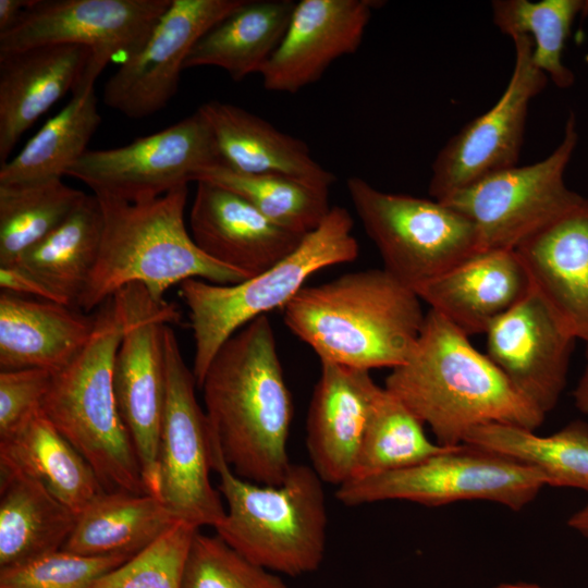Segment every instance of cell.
<instances>
[{
    "label": "cell",
    "mask_w": 588,
    "mask_h": 588,
    "mask_svg": "<svg viewBox=\"0 0 588 588\" xmlns=\"http://www.w3.org/2000/svg\"><path fill=\"white\" fill-rule=\"evenodd\" d=\"M199 389L209 425L233 473L255 483H281L292 465L287 438L294 407L266 315L223 343Z\"/></svg>",
    "instance_id": "1"
},
{
    "label": "cell",
    "mask_w": 588,
    "mask_h": 588,
    "mask_svg": "<svg viewBox=\"0 0 588 588\" xmlns=\"http://www.w3.org/2000/svg\"><path fill=\"white\" fill-rule=\"evenodd\" d=\"M384 389L444 446L464 444L470 430L488 424L535 431L546 417L467 334L433 309L426 313L408 357L385 378Z\"/></svg>",
    "instance_id": "2"
},
{
    "label": "cell",
    "mask_w": 588,
    "mask_h": 588,
    "mask_svg": "<svg viewBox=\"0 0 588 588\" xmlns=\"http://www.w3.org/2000/svg\"><path fill=\"white\" fill-rule=\"evenodd\" d=\"M421 302L382 268L305 285L281 310L320 363L370 371L392 369L408 357L426 317Z\"/></svg>",
    "instance_id": "3"
},
{
    "label": "cell",
    "mask_w": 588,
    "mask_h": 588,
    "mask_svg": "<svg viewBox=\"0 0 588 588\" xmlns=\"http://www.w3.org/2000/svg\"><path fill=\"white\" fill-rule=\"evenodd\" d=\"M187 194V185L137 203L95 194L102 210V240L78 310L98 308L132 283L143 284L155 299L166 301L172 285L188 279L217 284L247 279L197 247L184 220Z\"/></svg>",
    "instance_id": "4"
},
{
    "label": "cell",
    "mask_w": 588,
    "mask_h": 588,
    "mask_svg": "<svg viewBox=\"0 0 588 588\" xmlns=\"http://www.w3.org/2000/svg\"><path fill=\"white\" fill-rule=\"evenodd\" d=\"M212 470L226 504L217 535L272 573L298 576L320 566L328 512L323 481L311 466L292 464L279 485L245 480L226 464L212 431Z\"/></svg>",
    "instance_id": "5"
},
{
    "label": "cell",
    "mask_w": 588,
    "mask_h": 588,
    "mask_svg": "<svg viewBox=\"0 0 588 588\" xmlns=\"http://www.w3.org/2000/svg\"><path fill=\"white\" fill-rule=\"evenodd\" d=\"M94 316L89 341L52 375L41 411L89 464L106 492L144 494L140 464L113 391V363L122 336L113 296Z\"/></svg>",
    "instance_id": "6"
},
{
    "label": "cell",
    "mask_w": 588,
    "mask_h": 588,
    "mask_svg": "<svg viewBox=\"0 0 588 588\" xmlns=\"http://www.w3.org/2000/svg\"><path fill=\"white\" fill-rule=\"evenodd\" d=\"M353 223L346 208L332 206L292 253L264 272L234 284L199 279L180 284V295L189 310L195 348L192 371L197 388L218 350L235 332L271 310L282 309L315 272L357 258Z\"/></svg>",
    "instance_id": "7"
},
{
    "label": "cell",
    "mask_w": 588,
    "mask_h": 588,
    "mask_svg": "<svg viewBox=\"0 0 588 588\" xmlns=\"http://www.w3.org/2000/svg\"><path fill=\"white\" fill-rule=\"evenodd\" d=\"M346 188L383 269L413 290L481 252L473 223L439 200L387 193L356 175Z\"/></svg>",
    "instance_id": "8"
},
{
    "label": "cell",
    "mask_w": 588,
    "mask_h": 588,
    "mask_svg": "<svg viewBox=\"0 0 588 588\" xmlns=\"http://www.w3.org/2000/svg\"><path fill=\"white\" fill-rule=\"evenodd\" d=\"M577 140L572 112L562 140L548 157L491 173L440 201L473 223L481 252L515 250L538 232L588 206V199L569 189L564 180Z\"/></svg>",
    "instance_id": "9"
},
{
    "label": "cell",
    "mask_w": 588,
    "mask_h": 588,
    "mask_svg": "<svg viewBox=\"0 0 588 588\" xmlns=\"http://www.w3.org/2000/svg\"><path fill=\"white\" fill-rule=\"evenodd\" d=\"M543 487L535 469L464 443L406 468L348 480L338 487L335 498L346 506L390 500L427 506L483 500L520 511Z\"/></svg>",
    "instance_id": "10"
},
{
    "label": "cell",
    "mask_w": 588,
    "mask_h": 588,
    "mask_svg": "<svg viewBox=\"0 0 588 588\" xmlns=\"http://www.w3.org/2000/svg\"><path fill=\"white\" fill-rule=\"evenodd\" d=\"M122 336L113 363V391L133 441L148 494L160 499L159 442L167 399L164 329L180 320L174 305L139 283L113 295Z\"/></svg>",
    "instance_id": "11"
},
{
    "label": "cell",
    "mask_w": 588,
    "mask_h": 588,
    "mask_svg": "<svg viewBox=\"0 0 588 588\" xmlns=\"http://www.w3.org/2000/svg\"><path fill=\"white\" fill-rule=\"evenodd\" d=\"M167 399L159 442L160 499L183 522L216 527L225 515L210 481L212 430L174 331L164 329Z\"/></svg>",
    "instance_id": "12"
},
{
    "label": "cell",
    "mask_w": 588,
    "mask_h": 588,
    "mask_svg": "<svg viewBox=\"0 0 588 588\" xmlns=\"http://www.w3.org/2000/svg\"><path fill=\"white\" fill-rule=\"evenodd\" d=\"M220 164L211 127L197 109L167 128L112 149L86 150L65 175L105 194L137 203L187 185Z\"/></svg>",
    "instance_id": "13"
},
{
    "label": "cell",
    "mask_w": 588,
    "mask_h": 588,
    "mask_svg": "<svg viewBox=\"0 0 588 588\" xmlns=\"http://www.w3.org/2000/svg\"><path fill=\"white\" fill-rule=\"evenodd\" d=\"M172 0H36L9 30L0 33V52L49 45H76L91 52L73 94L94 88L117 54L128 56L150 35Z\"/></svg>",
    "instance_id": "14"
},
{
    "label": "cell",
    "mask_w": 588,
    "mask_h": 588,
    "mask_svg": "<svg viewBox=\"0 0 588 588\" xmlns=\"http://www.w3.org/2000/svg\"><path fill=\"white\" fill-rule=\"evenodd\" d=\"M512 40L514 68L502 95L451 137L434 158L429 182L432 199L443 200L491 173L516 166L528 107L546 87L548 76L532 61L531 39L517 35Z\"/></svg>",
    "instance_id": "15"
},
{
    "label": "cell",
    "mask_w": 588,
    "mask_h": 588,
    "mask_svg": "<svg viewBox=\"0 0 588 588\" xmlns=\"http://www.w3.org/2000/svg\"><path fill=\"white\" fill-rule=\"evenodd\" d=\"M244 0H172L145 42L107 81L103 102L131 119L167 107L185 60L200 37Z\"/></svg>",
    "instance_id": "16"
},
{
    "label": "cell",
    "mask_w": 588,
    "mask_h": 588,
    "mask_svg": "<svg viewBox=\"0 0 588 588\" xmlns=\"http://www.w3.org/2000/svg\"><path fill=\"white\" fill-rule=\"evenodd\" d=\"M486 355L544 415L567 381L575 336L532 287L485 332Z\"/></svg>",
    "instance_id": "17"
},
{
    "label": "cell",
    "mask_w": 588,
    "mask_h": 588,
    "mask_svg": "<svg viewBox=\"0 0 588 588\" xmlns=\"http://www.w3.org/2000/svg\"><path fill=\"white\" fill-rule=\"evenodd\" d=\"M372 0H302L286 32L262 69L267 90L295 94L321 78L330 64L356 52L372 10Z\"/></svg>",
    "instance_id": "18"
},
{
    "label": "cell",
    "mask_w": 588,
    "mask_h": 588,
    "mask_svg": "<svg viewBox=\"0 0 588 588\" xmlns=\"http://www.w3.org/2000/svg\"><path fill=\"white\" fill-rule=\"evenodd\" d=\"M189 211V233L212 260L246 278L271 268L301 243L299 235L273 223L241 195L199 181Z\"/></svg>",
    "instance_id": "19"
},
{
    "label": "cell",
    "mask_w": 588,
    "mask_h": 588,
    "mask_svg": "<svg viewBox=\"0 0 588 588\" xmlns=\"http://www.w3.org/2000/svg\"><path fill=\"white\" fill-rule=\"evenodd\" d=\"M307 416L306 446L311 467L336 487L352 478L379 385L368 370L320 363Z\"/></svg>",
    "instance_id": "20"
},
{
    "label": "cell",
    "mask_w": 588,
    "mask_h": 588,
    "mask_svg": "<svg viewBox=\"0 0 588 588\" xmlns=\"http://www.w3.org/2000/svg\"><path fill=\"white\" fill-rule=\"evenodd\" d=\"M531 289L515 250H482L416 287L419 298L468 336L489 326Z\"/></svg>",
    "instance_id": "21"
},
{
    "label": "cell",
    "mask_w": 588,
    "mask_h": 588,
    "mask_svg": "<svg viewBox=\"0 0 588 588\" xmlns=\"http://www.w3.org/2000/svg\"><path fill=\"white\" fill-rule=\"evenodd\" d=\"M91 52L76 45H49L0 52V162L22 135L79 86Z\"/></svg>",
    "instance_id": "22"
},
{
    "label": "cell",
    "mask_w": 588,
    "mask_h": 588,
    "mask_svg": "<svg viewBox=\"0 0 588 588\" xmlns=\"http://www.w3.org/2000/svg\"><path fill=\"white\" fill-rule=\"evenodd\" d=\"M207 119L220 164L247 174L292 177L330 188L335 176L310 155L305 142L231 103L210 100L198 108Z\"/></svg>",
    "instance_id": "23"
},
{
    "label": "cell",
    "mask_w": 588,
    "mask_h": 588,
    "mask_svg": "<svg viewBox=\"0 0 588 588\" xmlns=\"http://www.w3.org/2000/svg\"><path fill=\"white\" fill-rule=\"evenodd\" d=\"M95 316L56 302L0 293V370L64 368L86 346Z\"/></svg>",
    "instance_id": "24"
},
{
    "label": "cell",
    "mask_w": 588,
    "mask_h": 588,
    "mask_svg": "<svg viewBox=\"0 0 588 588\" xmlns=\"http://www.w3.org/2000/svg\"><path fill=\"white\" fill-rule=\"evenodd\" d=\"M532 287L576 340L588 344V206L520 244Z\"/></svg>",
    "instance_id": "25"
},
{
    "label": "cell",
    "mask_w": 588,
    "mask_h": 588,
    "mask_svg": "<svg viewBox=\"0 0 588 588\" xmlns=\"http://www.w3.org/2000/svg\"><path fill=\"white\" fill-rule=\"evenodd\" d=\"M0 465L39 481L76 515L105 491L89 464L41 408L0 438Z\"/></svg>",
    "instance_id": "26"
},
{
    "label": "cell",
    "mask_w": 588,
    "mask_h": 588,
    "mask_svg": "<svg viewBox=\"0 0 588 588\" xmlns=\"http://www.w3.org/2000/svg\"><path fill=\"white\" fill-rule=\"evenodd\" d=\"M76 519L39 481L0 465V568L61 550Z\"/></svg>",
    "instance_id": "27"
},
{
    "label": "cell",
    "mask_w": 588,
    "mask_h": 588,
    "mask_svg": "<svg viewBox=\"0 0 588 588\" xmlns=\"http://www.w3.org/2000/svg\"><path fill=\"white\" fill-rule=\"evenodd\" d=\"M295 4L292 0H244L200 37L184 70L217 66L236 82L260 74L283 38Z\"/></svg>",
    "instance_id": "28"
},
{
    "label": "cell",
    "mask_w": 588,
    "mask_h": 588,
    "mask_svg": "<svg viewBox=\"0 0 588 588\" xmlns=\"http://www.w3.org/2000/svg\"><path fill=\"white\" fill-rule=\"evenodd\" d=\"M180 520L161 499L151 494L103 491L77 515L61 550L88 556H133Z\"/></svg>",
    "instance_id": "29"
},
{
    "label": "cell",
    "mask_w": 588,
    "mask_h": 588,
    "mask_svg": "<svg viewBox=\"0 0 588 588\" xmlns=\"http://www.w3.org/2000/svg\"><path fill=\"white\" fill-rule=\"evenodd\" d=\"M102 230L100 203L95 194H87L57 229L14 264L39 279L62 304L77 309L99 256Z\"/></svg>",
    "instance_id": "30"
},
{
    "label": "cell",
    "mask_w": 588,
    "mask_h": 588,
    "mask_svg": "<svg viewBox=\"0 0 588 588\" xmlns=\"http://www.w3.org/2000/svg\"><path fill=\"white\" fill-rule=\"evenodd\" d=\"M507 456L538 471L546 486L588 492V424L573 420L540 436L534 430L488 424L474 428L464 441Z\"/></svg>",
    "instance_id": "31"
},
{
    "label": "cell",
    "mask_w": 588,
    "mask_h": 588,
    "mask_svg": "<svg viewBox=\"0 0 588 588\" xmlns=\"http://www.w3.org/2000/svg\"><path fill=\"white\" fill-rule=\"evenodd\" d=\"M95 88L73 94L70 101L1 164L0 185L27 184L61 179L87 150L101 123Z\"/></svg>",
    "instance_id": "32"
},
{
    "label": "cell",
    "mask_w": 588,
    "mask_h": 588,
    "mask_svg": "<svg viewBox=\"0 0 588 588\" xmlns=\"http://www.w3.org/2000/svg\"><path fill=\"white\" fill-rule=\"evenodd\" d=\"M86 195L62 179L0 185V266L16 262L57 229Z\"/></svg>",
    "instance_id": "33"
},
{
    "label": "cell",
    "mask_w": 588,
    "mask_h": 588,
    "mask_svg": "<svg viewBox=\"0 0 588 588\" xmlns=\"http://www.w3.org/2000/svg\"><path fill=\"white\" fill-rule=\"evenodd\" d=\"M448 448L431 441L424 424L384 387H379L350 480L406 468Z\"/></svg>",
    "instance_id": "34"
},
{
    "label": "cell",
    "mask_w": 588,
    "mask_h": 588,
    "mask_svg": "<svg viewBox=\"0 0 588 588\" xmlns=\"http://www.w3.org/2000/svg\"><path fill=\"white\" fill-rule=\"evenodd\" d=\"M199 181L235 192L273 223L299 235L314 231L332 207L329 188L282 175L247 174L215 164L196 176Z\"/></svg>",
    "instance_id": "35"
},
{
    "label": "cell",
    "mask_w": 588,
    "mask_h": 588,
    "mask_svg": "<svg viewBox=\"0 0 588 588\" xmlns=\"http://www.w3.org/2000/svg\"><path fill=\"white\" fill-rule=\"evenodd\" d=\"M491 7L493 23L503 34L531 39L532 61L548 78L560 88L574 84L563 51L575 20L588 12V0H495Z\"/></svg>",
    "instance_id": "36"
},
{
    "label": "cell",
    "mask_w": 588,
    "mask_h": 588,
    "mask_svg": "<svg viewBox=\"0 0 588 588\" xmlns=\"http://www.w3.org/2000/svg\"><path fill=\"white\" fill-rule=\"evenodd\" d=\"M181 588H287L282 578L253 563L219 535L198 529L185 558Z\"/></svg>",
    "instance_id": "37"
},
{
    "label": "cell",
    "mask_w": 588,
    "mask_h": 588,
    "mask_svg": "<svg viewBox=\"0 0 588 588\" xmlns=\"http://www.w3.org/2000/svg\"><path fill=\"white\" fill-rule=\"evenodd\" d=\"M200 528L180 520L166 534L90 588H181L183 566L194 534Z\"/></svg>",
    "instance_id": "38"
},
{
    "label": "cell",
    "mask_w": 588,
    "mask_h": 588,
    "mask_svg": "<svg viewBox=\"0 0 588 588\" xmlns=\"http://www.w3.org/2000/svg\"><path fill=\"white\" fill-rule=\"evenodd\" d=\"M130 555L88 556L59 550L0 568V588H90Z\"/></svg>",
    "instance_id": "39"
},
{
    "label": "cell",
    "mask_w": 588,
    "mask_h": 588,
    "mask_svg": "<svg viewBox=\"0 0 588 588\" xmlns=\"http://www.w3.org/2000/svg\"><path fill=\"white\" fill-rule=\"evenodd\" d=\"M52 375L38 368L0 370V438L41 408Z\"/></svg>",
    "instance_id": "40"
},
{
    "label": "cell",
    "mask_w": 588,
    "mask_h": 588,
    "mask_svg": "<svg viewBox=\"0 0 588 588\" xmlns=\"http://www.w3.org/2000/svg\"><path fill=\"white\" fill-rule=\"evenodd\" d=\"M0 287L3 292L62 304L39 279L19 264L0 266Z\"/></svg>",
    "instance_id": "41"
},
{
    "label": "cell",
    "mask_w": 588,
    "mask_h": 588,
    "mask_svg": "<svg viewBox=\"0 0 588 588\" xmlns=\"http://www.w3.org/2000/svg\"><path fill=\"white\" fill-rule=\"evenodd\" d=\"M36 0H0V33L12 28Z\"/></svg>",
    "instance_id": "42"
},
{
    "label": "cell",
    "mask_w": 588,
    "mask_h": 588,
    "mask_svg": "<svg viewBox=\"0 0 588 588\" xmlns=\"http://www.w3.org/2000/svg\"><path fill=\"white\" fill-rule=\"evenodd\" d=\"M586 364L573 391L576 408L588 417V344H586Z\"/></svg>",
    "instance_id": "43"
},
{
    "label": "cell",
    "mask_w": 588,
    "mask_h": 588,
    "mask_svg": "<svg viewBox=\"0 0 588 588\" xmlns=\"http://www.w3.org/2000/svg\"><path fill=\"white\" fill-rule=\"evenodd\" d=\"M567 525L580 536L588 539V503L573 513L567 520Z\"/></svg>",
    "instance_id": "44"
},
{
    "label": "cell",
    "mask_w": 588,
    "mask_h": 588,
    "mask_svg": "<svg viewBox=\"0 0 588 588\" xmlns=\"http://www.w3.org/2000/svg\"><path fill=\"white\" fill-rule=\"evenodd\" d=\"M494 588H547L535 584L517 583V584H501Z\"/></svg>",
    "instance_id": "45"
}]
</instances>
